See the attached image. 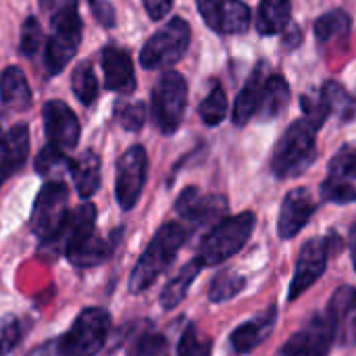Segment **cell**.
<instances>
[{
  "label": "cell",
  "mask_w": 356,
  "mask_h": 356,
  "mask_svg": "<svg viewBox=\"0 0 356 356\" xmlns=\"http://www.w3.org/2000/svg\"><path fill=\"white\" fill-rule=\"evenodd\" d=\"M186 238H188V232L181 223L169 221L161 225L129 275V292L131 294L146 292L169 269L179 248L184 246Z\"/></svg>",
  "instance_id": "obj_1"
},
{
  "label": "cell",
  "mask_w": 356,
  "mask_h": 356,
  "mask_svg": "<svg viewBox=\"0 0 356 356\" xmlns=\"http://www.w3.org/2000/svg\"><path fill=\"white\" fill-rule=\"evenodd\" d=\"M317 125L307 117L294 121L271 154V171L280 179L302 175L317 159Z\"/></svg>",
  "instance_id": "obj_2"
},
{
  "label": "cell",
  "mask_w": 356,
  "mask_h": 356,
  "mask_svg": "<svg viewBox=\"0 0 356 356\" xmlns=\"http://www.w3.org/2000/svg\"><path fill=\"white\" fill-rule=\"evenodd\" d=\"M257 217L254 213L246 211L227 219H221L200 242L194 261L200 267H215L234 257L244 248V244L250 240L254 229Z\"/></svg>",
  "instance_id": "obj_3"
},
{
  "label": "cell",
  "mask_w": 356,
  "mask_h": 356,
  "mask_svg": "<svg viewBox=\"0 0 356 356\" xmlns=\"http://www.w3.org/2000/svg\"><path fill=\"white\" fill-rule=\"evenodd\" d=\"M111 332V315L104 309H83L71 327L54 340L58 356H96L106 344Z\"/></svg>",
  "instance_id": "obj_4"
},
{
  "label": "cell",
  "mask_w": 356,
  "mask_h": 356,
  "mask_svg": "<svg viewBox=\"0 0 356 356\" xmlns=\"http://www.w3.org/2000/svg\"><path fill=\"white\" fill-rule=\"evenodd\" d=\"M67 200H69V190L58 179L44 184L42 190L38 192L29 217V227L42 242L52 244L58 238L69 217Z\"/></svg>",
  "instance_id": "obj_5"
},
{
  "label": "cell",
  "mask_w": 356,
  "mask_h": 356,
  "mask_svg": "<svg viewBox=\"0 0 356 356\" xmlns=\"http://www.w3.org/2000/svg\"><path fill=\"white\" fill-rule=\"evenodd\" d=\"M190 46V25L181 17L169 19L152 38L146 40L140 63L144 69H167L179 63Z\"/></svg>",
  "instance_id": "obj_6"
},
{
  "label": "cell",
  "mask_w": 356,
  "mask_h": 356,
  "mask_svg": "<svg viewBox=\"0 0 356 356\" xmlns=\"http://www.w3.org/2000/svg\"><path fill=\"white\" fill-rule=\"evenodd\" d=\"M188 104V83L177 71L161 75L152 90V117L161 134L171 136L179 129Z\"/></svg>",
  "instance_id": "obj_7"
},
{
  "label": "cell",
  "mask_w": 356,
  "mask_h": 356,
  "mask_svg": "<svg viewBox=\"0 0 356 356\" xmlns=\"http://www.w3.org/2000/svg\"><path fill=\"white\" fill-rule=\"evenodd\" d=\"M52 35L46 44V71L48 75H58L75 56L81 44L83 23L77 15V8L65 10L50 19Z\"/></svg>",
  "instance_id": "obj_8"
},
{
  "label": "cell",
  "mask_w": 356,
  "mask_h": 356,
  "mask_svg": "<svg viewBox=\"0 0 356 356\" xmlns=\"http://www.w3.org/2000/svg\"><path fill=\"white\" fill-rule=\"evenodd\" d=\"M148 173V156L144 146L136 144L127 148L117 161V177H115V198L123 211H131L144 190Z\"/></svg>",
  "instance_id": "obj_9"
},
{
  "label": "cell",
  "mask_w": 356,
  "mask_h": 356,
  "mask_svg": "<svg viewBox=\"0 0 356 356\" xmlns=\"http://www.w3.org/2000/svg\"><path fill=\"white\" fill-rule=\"evenodd\" d=\"M321 196L334 204L356 202V144L342 146L330 161L327 177L321 184Z\"/></svg>",
  "instance_id": "obj_10"
},
{
  "label": "cell",
  "mask_w": 356,
  "mask_h": 356,
  "mask_svg": "<svg viewBox=\"0 0 356 356\" xmlns=\"http://www.w3.org/2000/svg\"><path fill=\"white\" fill-rule=\"evenodd\" d=\"M332 252V242L327 238H311L298 252L294 280L290 284L288 300H296L300 294H305L311 286L317 284V280L327 269V259Z\"/></svg>",
  "instance_id": "obj_11"
},
{
  "label": "cell",
  "mask_w": 356,
  "mask_h": 356,
  "mask_svg": "<svg viewBox=\"0 0 356 356\" xmlns=\"http://www.w3.org/2000/svg\"><path fill=\"white\" fill-rule=\"evenodd\" d=\"M204 23L223 35L246 33L250 27V8L242 0H196Z\"/></svg>",
  "instance_id": "obj_12"
},
{
  "label": "cell",
  "mask_w": 356,
  "mask_h": 356,
  "mask_svg": "<svg viewBox=\"0 0 356 356\" xmlns=\"http://www.w3.org/2000/svg\"><path fill=\"white\" fill-rule=\"evenodd\" d=\"M334 342V330L327 315H313L282 348V356H327Z\"/></svg>",
  "instance_id": "obj_13"
},
{
  "label": "cell",
  "mask_w": 356,
  "mask_h": 356,
  "mask_svg": "<svg viewBox=\"0 0 356 356\" xmlns=\"http://www.w3.org/2000/svg\"><path fill=\"white\" fill-rule=\"evenodd\" d=\"M42 117L48 144H54L65 152L77 146L79 121L69 104H65L63 100H48L42 108Z\"/></svg>",
  "instance_id": "obj_14"
},
{
  "label": "cell",
  "mask_w": 356,
  "mask_h": 356,
  "mask_svg": "<svg viewBox=\"0 0 356 356\" xmlns=\"http://www.w3.org/2000/svg\"><path fill=\"white\" fill-rule=\"evenodd\" d=\"M227 211V200L221 194H202L198 188H186L175 200V213L194 225L213 223Z\"/></svg>",
  "instance_id": "obj_15"
},
{
  "label": "cell",
  "mask_w": 356,
  "mask_h": 356,
  "mask_svg": "<svg viewBox=\"0 0 356 356\" xmlns=\"http://www.w3.org/2000/svg\"><path fill=\"white\" fill-rule=\"evenodd\" d=\"M327 319L334 330V340L342 346L356 344V288H338L327 307Z\"/></svg>",
  "instance_id": "obj_16"
},
{
  "label": "cell",
  "mask_w": 356,
  "mask_h": 356,
  "mask_svg": "<svg viewBox=\"0 0 356 356\" xmlns=\"http://www.w3.org/2000/svg\"><path fill=\"white\" fill-rule=\"evenodd\" d=\"M317 204L307 188H294L286 194L277 219V232L280 238L290 240L300 234V229L311 221Z\"/></svg>",
  "instance_id": "obj_17"
},
{
  "label": "cell",
  "mask_w": 356,
  "mask_h": 356,
  "mask_svg": "<svg viewBox=\"0 0 356 356\" xmlns=\"http://www.w3.org/2000/svg\"><path fill=\"white\" fill-rule=\"evenodd\" d=\"M100 60L104 71V86L108 90L119 94H131L136 90L134 63L125 50L117 46H106L100 54Z\"/></svg>",
  "instance_id": "obj_18"
},
{
  "label": "cell",
  "mask_w": 356,
  "mask_h": 356,
  "mask_svg": "<svg viewBox=\"0 0 356 356\" xmlns=\"http://www.w3.org/2000/svg\"><path fill=\"white\" fill-rule=\"evenodd\" d=\"M29 156V134L25 123L13 125L0 144V188L13 177Z\"/></svg>",
  "instance_id": "obj_19"
},
{
  "label": "cell",
  "mask_w": 356,
  "mask_h": 356,
  "mask_svg": "<svg viewBox=\"0 0 356 356\" xmlns=\"http://www.w3.org/2000/svg\"><path fill=\"white\" fill-rule=\"evenodd\" d=\"M275 321H277V309L275 307H269L265 313H261V315L252 317L250 321L242 323L232 334V338H229L234 350L246 355V353L254 350L257 346H261L271 336V332L275 327Z\"/></svg>",
  "instance_id": "obj_20"
},
{
  "label": "cell",
  "mask_w": 356,
  "mask_h": 356,
  "mask_svg": "<svg viewBox=\"0 0 356 356\" xmlns=\"http://www.w3.org/2000/svg\"><path fill=\"white\" fill-rule=\"evenodd\" d=\"M288 104H290V86L284 79V75L273 73V75L265 77L263 90H261V102H259L257 117L261 121L277 119L286 111Z\"/></svg>",
  "instance_id": "obj_21"
},
{
  "label": "cell",
  "mask_w": 356,
  "mask_h": 356,
  "mask_svg": "<svg viewBox=\"0 0 356 356\" xmlns=\"http://www.w3.org/2000/svg\"><path fill=\"white\" fill-rule=\"evenodd\" d=\"M119 236V232H117ZM117 236L113 234L108 240L104 238H98L96 234L92 238H88L86 242H81L79 246H75L73 250L65 252V257L69 259L71 265L79 267V269H92V267H98L102 263H106L117 246Z\"/></svg>",
  "instance_id": "obj_22"
},
{
  "label": "cell",
  "mask_w": 356,
  "mask_h": 356,
  "mask_svg": "<svg viewBox=\"0 0 356 356\" xmlns=\"http://www.w3.org/2000/svg\"><path fill=\"white\" fill-rule=\"evenodd\" d=\"M0 100L10 111H27L31 106V90L19 67H6L0 75Z\"/></svg>",
  "instance_id": "obj_23"
},
{
  "label": "cell",
  "mask_w": 356,
  "mask_h": 356,
  "mask_svg": "<svg viewBox=\"0 0 356 356\" xmlns=\"http://www.w3.org/2000/svg\"><path fill=\"white\" fill-rule=\"evenodd\" d=\"M75 190L81 198H92L100 188V156L94 150H83L69 169Z\"/></svg>",
  "instance_id": "obj_24"
},
{
  "label": "cell",
  "mask_w": 356,
  "mask_h": 356,
  "mask_svg": "<svg viewBox=\"0 0 356 356\" xmlns=\"http://www.w3.org/2000/svg\"><path fill=\"white\" fill-rule=\"evenodd\" d=\"M127 356H169L167 340L152 330L150 323H136L125 340Z\"/></svg>",
  "instance_id": "obj_25"
},
{
  "label": "cell",
  "mask_w": 356,
  "mask_h": 356,
  "mask_svg": "<svg viewBox=\"0 0 356 356\" xmlns=\"http://www.w3.org/2000/svg\"><path fill=\"white\" fill-rule=\"evenodd\" d=\"M292 0H261L254 27L261 35L282 33L292 21Z\"/></svg>",
  "instance_id": "obj_26"
},
{
  "label": "cell",
  "mask_w": 356,
  "mask_h": 356,
  "mask_svg": "<svg viewBox=\"0 0 356 356\" xmlns=\"http://www.w3.org/2000/svg\"><path fill=\"white\" fill-rule=\"evenodd\" d=\"M350 27H353V21L348 13L342 8H336V10L321 15L315 21V35L321 46H332V44H340V40L346 42L350 35Z\"/></svg>",
  "instance_id": "obj_27"
},
{
  "label": "cell",
  "mask_w": 356,
  "mask_h": 356,
  "mask_svg": "<svg viewBox=\"0 0 356 356\" xmlns=\"http://www.w3.org/2000/svg\"><path fill=\"white\" fill-rule=\"evenodd\" d=\"M263 81H265V75H263V69H257L250 79L246 81V86L242 88V92L238 94L236 98V104H234V123L236 125H246L259 111V102H261V90H263Z\"/></svg>",
  "instance_id": "obj_28"
},
{
  "label": "cell",
  "mask_w": 356,
  "mask_h": 356,
  "mask_svg": "<svg viewBox=\"0 0 356 356\" xmlns=\"http://www.w3.org/2000/svg\"><path fill=\"white\" fill-rule=\"evenodd\" d=\"M200 269H202V267H200L196 261H192V263H188L186 267H181V271L163 288L159 302H161V307H163L165 311L175 309V307L186 298V294H188V290H190V286H192V282L196 280V275H198Z\"/></svg>",
  "instance_id": "obj_29"
},
{
  "label": "cell",
  "mask_w": 356,
  "mask_h": 356,
  "mask_svg": "<svg viewBox=\"0 0 356 356\" xmlns=\"http://www.w3.org/2000/svg\"><path fill=\"white\" fill-rule=\"evenodd\" d=\"M319 92H321L325 104L330 106V113L340 115L342 121L356 119V98L353 94H348V90L344 86H340L338 81H325Z\"/></svg>",
  "instance_id": "obj_30"
},
{
  "label": "cell",
  "mask_w": 356,
  "mask_h": 356,
  "mask_svg": "<svg viewBox=\"0 0 356 356\" xmlns=\"http://www.w3.org/2000/svg\"><path fill=\"white\" fill-rule=\"evenodd\" d=\"M71 88H73V94L79 98L81 104L90 106L96 96H98V79L92 71V65L88 60L79 63L73 73H71Z\"/></svg>",
  "instance_id": "obj_31"
},
{
  "label": "cell",
  "mask_w": 356,
  "mask_h": 356,
  "mask_svg": "<svg viewBox=\"0 0 356 356\" xmlns=\"http://www.w3.org/2000/svg\"><path fill=\"white\" fill-rule=\"evenodd\" d=\"M244 286H246V280H244L240 273H236V271H232V269L221 271V273H217L215 280L211 282L209 298H211V302H225V300L238 296V294L244 290Z\"/></svg>",
  "instance_id": "obj_32"
},
{
  "label": "cell",
  "mask_w": 356,
  "mask_h": 356,
  "mask_svg": "<svg viewBox=\"0 0 356 356\" xmlns=\"http://www.w3.org/2000/svg\"><path fill=\"white\" fill-rule=\"evenodd\" d=\"M225 115H227V96L223 86L215 83L200 104V117L207 125L215 127L225 119Z\"/></svg>",
  "instance_id": "obj_33"
},
{
  "label": "cell",
  "mask_w": 356,
  "mask_h": 356,
  "mask_svg": "<svg viewBox=\"0 0 356 356\" xmlns=\"http://www.w3.org/2000/svg\"><path fill=\"white\" fill-rule=\"evenodd\" d=\"M177 356H213V340L196 325H188L179 338Z\"/></svg>",
  "instance_id": "obj_34"
},
{
  "label": "cell",
  "mask_w": 356,
  "mask_h": 356,
  "mask_svg": "<svg viewBox=\"0 0 356 356\" xmlns=\"http://www.w3.org/2000/svg\"><path fill=\"white\" fill-rule=\"evenodd\" d=\"M71 163L73 161L67 156L65 150H60L54 144H46L35 156V171L40 175H52V173H58V171H65V169L69 171Z\"/></svg>",
  "instance_id": "obj_35"
},
{
  "label": "cell",
  "mask_w": 356,
  "mask_h": 356,
  "mask_svg": "<svg viewBox=\"0 0 356 356\" xmlns=\"http://www.w3.org/2000/svg\"><path fill=\"white\" fill-rule=\"evenodd\" d=\"M117 123L127 131H140L146 123V104L144 102H117L115 106Z\"/></svg>",
  "instance_id": "obj_36"
},
{
  "label": "cell",
  "mask_w": 356,
  "mask_h": 356,
  "mask_svg": "<svg viewBox=\"0 0 356 356\" xmlns=\"http://www.w3.org/2000/svg\"><path fill=\"white\" fill-rule=\"evenodd\" d=\"M300 106H302L305 117H307L309 121H313L317 127H321V125L327 121V117L332 115V113H330V106L325 104V100H323V96H321L319 90H317V92L302 94Z\"/></svg>",
  "instance_id": "obj_37"
},
{
  "label": "cell",
  "mask_w": 356,
  "mask_h": 356,
  "mask_svg": "<svg viewBox=\"0 0 356 356\" xmlns=\"http://www.w3.org/2000/svg\"><path fill=\"white\" fill-rule=\"evenodd\" d=\"M21 323L15 315L0 317V356H6L21 342Z\"/></svg>",
  "instance_id": "obj_38"
},
{
  "label": "cell",
  "mask_w": 356,
  "mask_h": 356,
  "mask_svg": "<svg viewBox=\"0 0 356 356\" xmlns=\"http://www.w3.org/2000/svg\"><path fill=\"white\" fill-rule=\"evenodd\" d=\"M44 40L42 25L35 17H27L21 27V52L25 56H33L40 50V44Z\"/></svg>",
  "instance_id": "obj_39"
},
{
  "label": "cell",
  "mask_w": 356,
  "mask_h": 356,
  "mask_svg": "<svg viewBox=\"0 0 356 356\" xmlns=\"http://www.w3.org/2000/svg\"><path fill=\"white\" fill-rule=\"evenodd\" d=\"M92 13L96 17V21L104 27H113L115 25V8L111 2L106 0H94L92 2Z\"/></svg>",
  "instance_id": "obj_40"
},
{
  "label": "cell",
  "mask_w": 356,
  "mask_h": 356,
  "mask_svg": "<svg viewBox=\"0 0 356 356\" xmlns=\"http://www.w3.org/2000/svg\"><path fill=\"white\" fill-rule=\"evenodd\" d=\"M40 8L44 15H48L50 19H54L56 15L77 8V0H40Z\"/></svg>",
  "instance_id": "obj_41"
},
{
  "label": "cell",
  "mask_w": 356,
  "mask_h": 356,
  "mask_svg": "<svg viewBox=\"0 0 356 356\" xmlns=\"http://www.w3.org/2000/svg\"><path fill=\"white\" fill-rule=\"evenodd\" d=\"M144 8H146L150 19L161 21V19H165L171 13L173 0H144Z\"/></svg>",
  "instance_id": "obj_42"
},
{
  "label": "cell",
  "mask_w": 356,
  "mask_h": 356,
  "mask_svg": "<svg viewBox=\"0 0 356 356\" xmlns=\"http://www.w3.org/2000/svg\"><path fill=\"white\" fill-rule=\"evenodd\" d=\"M282 35H284V46L290 48V50H294V48L302 42V33H300V29H298L294 23H290V25L282 31Z\"/></svg>",
  "instance_id": "obj_43"
},
{
  "label": "cell",
  "mask_w": 356,
  "mask_h": 356,
  "mask_svg": "<svg viewBox=\"0 0 356 356\" xmlns=\"http://www.w3.org/2000/svg\"><path fill=\"white\" fill-rule=\"evenodd\" d=\"M29 356H58L56 355V344H54V340H52V342L42 344L40 348H35V350H33Z\"/></svg>",
  "instance_id": "obj_44"
},
{
  "label": "cell",
  "mask_w": 356,
  "mask_h": 356,
  "mask_svg": "<svg viewBox=\"0 0 356 356\" xmlns=\"http://www.w3.org/2000/svg\"><path fill=\"white\" fill-rule=\"evenodd\" d=\"M350 252H353V265H355L356 269V223L350 229Z\"/></svg>",
  "instance_id": "obj_45"
},
{
  "label": "cell",
  "mask_w": 356,
  "mask_h": 356,
  "mask_svg": "<svg viewBox=\"0 0 356 356\" xmlns=\"http://www.w3.org/2000/svg\"><path fill=\"white\" fill-rule=\"evenodd\" d=\"M4 136H6V134H4V127H2V119H0V144H2V140H4Z\"/></svg>",
  "instance_id": "obj_46"
},
{
  "label": "cell",
  "mask_w": 356,
  "mask_h": 356,
  "mask_svg": "<svg viewBox=\"0 0 356 356\" xmlns=\"http://www.w3.org/2000/svg\"><path fill=\"white\" fill-rule=\"evenodd\" d=\"M88 2H90V4H92V2H94V0H88Z\"/></svg>",
  "instance_id": "obj_47"
}]
</instances>
